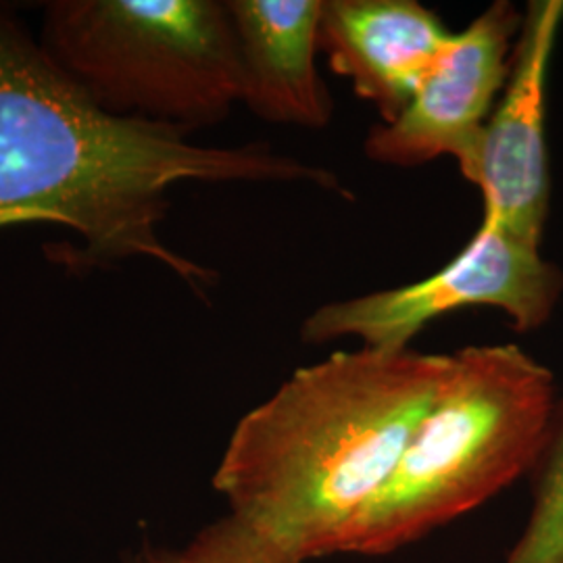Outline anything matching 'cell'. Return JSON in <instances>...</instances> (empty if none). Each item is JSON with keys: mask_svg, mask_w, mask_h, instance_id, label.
<instances>
[{"mask_svg": "<svg viewBox=\"0 0 563 563\" xmlns=\"http://www.w3.org/2000/svg\"><path fill=\"white\" fill-rule=\"evenodd\" d=\"M184 181L311 184L353 199L332 169L263 142L195 144L174 125L102 111L0 7V230L67 228L80 242L67 269L148 260L205 297L218 272L159 234L167 190Z\"/></svg>", "mask_w": 563, "mask_h": 563, "instance_id": "1", "label": "cell"}, {"mask_svg": "<svg viewBox=\"0 0 563 563\" xmlns=\"http://www.w3.org/2000/svg\"><path fill=\"white\" fill-rule=\"evenodd\" d=\"M451 367L360 346L297 369L228 441L213 486L230 516L297 562L342 553Z\"/></svg>", "mask_w": 563, "mask_h": 563, "instance_id": "2", "label": "cell"}, {"mask_svg": "<svg viewBox=\"0 0 563 563\" xmlns=\"http://www.w3.org/2000/svg\"><path fill=\"white\" fill-rule=\"evenodd\" d=\"M558 399L553 372L518 344L457 351L390 481L342 553H390L530 476Z\"/></svg>", "mask_w": 563, "mask_h": 563, "instance_id": "3", "label": "cell"}, {"mask_svg": "<svg viewBox=\"0 0 563 563\" xmlns=\"http://www.w3.org/2000/svg\"><path fill=\"white\" fill-rule=\"evenodd\" d=\"M38 42L115 118L190 134L242 102L236 30L220 0H57Z\"/></svg>", "mask_w": 563, "mask_h": 563, "instance_id": "4", "label": "cell"}, {"mask_svg": "<svg viewBox=\"0 0 563 563\" xmlns=\"http://www.w3.org/2000/svg\"><path fill=\"white\" fill-rule=\"evenodd\" d=\"M563 297V269L541 246L484 220L462 251L423 280L325 302L301 323L302 344L355 339L376 351H407L423 328L443 316L490 307L518 332L549 322Z\"/></svg>", "mask_w": 563, "mask_h": 563, "instance_id": "5", "label": "cell"}, {"mask_svg": "<svg viewBox=\"0 0 563 563\" xmlns=\"http://www.w3.org/2000/svg\"><path fill=\"white\" fill-rule=\"evenodd\" d=\"M520 25L522 9L495 0L453 34L401 115L367 132V159L388 167H420L453 157L463 178L472 181L484 125L509 78Z\"/></svg>", "mask_w": 563, "mask_h": 563, "instance_id": "6", "label": "cell"}, {"mask_svg": "<svg viewBox=\"0 0 563 563\" xmlns=\"http://www.w3.org/2000/svg\"><path fill=\"white\" fill-rule=\"evenodd\" d=\"M563 23V0H530L514 46L509 78L486 121L472 184L484 220L541 246L551 205L544 136L547 81Z\"/></svg>", "mask_w": 563, "mask_h": 563, "instance_id": "7", "label": "cell"}, {"mask_svg": "<svg viewBox=\"0 0 563 563\" xmlns=\"http://www.w3.org/2000/svg\"><path fill=\"white\" fill-rule=\"evenodd\" d=\"M453 32L418 0H323L320 53L334 74L397 120Z\"/></svg>", "mask_w": 563, "mask_h": 563, "instance_id": "8", "label": "cell"}, {"mask_svg": "<svg viewBox=\"0 0 563 563\" xmlns=\"http://www.w3.org/2000/svg\"><path fill=\"white\" fill-rule=\"evenodd\" d=\"M323 0H228L242 67V102L262 120L323 130L334 115L318 71Z\"/></svg>", "mask_w": 563, "mask_h": 563, "instance_id": "9", "label": "cell"}, {"mask_svg": "<svg viewBox=\"0 0 563 563\" xmlns=\"http://www.w3.org/2000/svg\"><path fill=\"white\" fill-rule=\"evenodd\" d=\"M530 481V516L505 563H563V395Z\"/></svg>", "mask_w": 563, "mask_h": 563, "instance_id": "10", "label": "cell"}, {"mask_svg": "<svg viewBox=\"0 0 563 563\" xmlns=\"http://www.w3.org/2000/svg\"><path fill=\"white\" fill-rule=\"evenodd\" d=\"M142 563H301L230 514L181 549H142Z\"/></svg>", "mask_w": 563, "mask_h": 563, "instance_id": "11", "label": "cell"}, {"mask_svg": "<svg viewBox=\"0 0 563 563\" xmlns=\"http://www.w3.org/2000/svg\"><path fill=\"white\" fill-rule=\"evenodd\" d=\"M128 563H142L141 553H136V555H134V558H132V560H130V562H128Z\"/></svg>", "mask_w": 563, "mask_h": 563, "instance_id": "12", "label": "cell"}]
</instances>
